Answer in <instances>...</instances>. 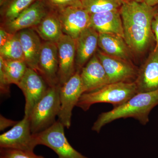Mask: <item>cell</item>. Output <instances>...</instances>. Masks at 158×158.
<instances>
[{
    "instance_id": "1",
    "label": "cell",
    "mask_w": 158,
    "mask_h": 158,
    "mask_svg": "<svg viewBox=\"0 0 158 158\" xmlns=\"http://www.w3.org/2000/svg\"><path fill=\"white\" fill-rule=\"evenodd\" d=\"M158 105V89L136 94L123 104L101 113L94 123L92 130L99 133L106 125L121 118H133L145 125L149 122L151 111Z\"/></svg>"
},
{
    "instance_id": "2",
    "label": "cell",
    "mask_w": 158,
    "mask_h": 158,
    "mask_svg": "<svg viewBox=\"0 0 158 158\" xmlns=\"http://www.w3.org/2000/svg\"><path fill=\"white\" fill-rule=\"evenodd\" d=\"M138 93L135 82H118L109 84L92 92L84 93L80 98L77 106L87 111L95 104L106 103L118 106Z\"/></svg>"
},
{
    "instance_id": "3",
    "label": "cell",
    "mask_w": 158,
    "mask_h": 158,
    "mask_svg": "<svg viewBox=\"0 0 158 158\" xmlns=\"http://www.w3.org/2000/svg\"><path fill=\"white\" fill-rule=\"evenodd\" d=\"M60 85L49 87L44 96L35 106L28 117L31 132L44 131L56 122L60 110Z\"/></svg>"
},
{
    "instance_id": "4",
    "label": "cell",
    "mask_w": 158,
    "mask_h": 158,
    "mask_svg": "<svg viewBox=\"0 0 158 158\" xmlns=\"http://www.w3.org/2000/svg\"><path fill=\"white\" fill-rule=\"evenodd\" d=\"M64 128L63 125L57 120L44 131L33 134L36 145L49 148L59 158H89L78 152L69 144L65 136Z\"/></svg>"
},
{
    "instance_id": "5",
    "label": "cell",
    "mask_w": 158,
    "mask_h": 158,
    "mask_svg": "<svg viewBox=\"0 0 158 158\" xmlns=\"http://www.w3.org/2000/svg\"><path fill=\"white\" fill-rule=\"evenodd\" d=\"M85 93L80 73L77 72L60 89V110L58 120L65 127L69 129L71 124L72 112L80 98Z\"/></svg>"
},
{
    "instance_id": "6",
    "label": "cell",
    "mask_w": 158,
    "mask_h": 158,
    "mask_svg": "<svg viewBox=\"0 0 158 158\" xmlns=\"http://www.w3.org/2000/svg\"><path fill=\"white\" fill-rule=\"evenodd\" d=\"M18 87L24 95V116L28 118L35 106L47 92L49 86L38 72L28 67Z\"/></svg>"
},
{
    "instance_id": "7",
    "label": "cell",
    "mask_w": 158,
    "mask_h": 158,
    "mask_svg": "<svg viewBox=\"0 0 158 158\" xmlns=\"http://www.w3.org/2000/svg\"><path fill=\"white\" fill-rule=\"evenodd\" d=\"M36 146L29 118L26 116L0 135V148L34 152Z\"/></svg>"
},
{
    "instance_id": "8",
    "label": "cell",
    "mask_w": 158,
    "mask_h": 158,
    "mask_svg": "<svg viewBox=\"0 0 158 158\" xmlns=\"http://www.w3.org/2000/svg\"><path fill=\"white\" fill-rule=\"evenodd\" d=\"M96 55L104 68L110 84L135 81L139 70L128 61L111 56L99 50Z\"/></svg>"
},
{
    "instance_id": "9",
    "label": "cell",
    "mask_w": 158,
    "mask_h": 158,
    "mask_svg": "<svg viewBox=\"0 0 158 158\" xmlns=\"http://www.w3.org/2000/svg\"><path fill=\"white\" fill-rule=\"evenodd\" d=\"M57 15L63 34L75 40L90 27V15L82 7L70 6L61 8Z\"/></svg>"
},
{
    "instance_id": "10",
    "label": "cell",
    "mask_w": 158,
    "mask_h": 158,
    "mask_svg": "<svg viewBox=\"0 0 158 158\" xmlns=\"http://www.w3.org/2000/svg\"><path fill=\"white\" fill-rule=\"evenodd\" d=\"M56 44L59 59L58 77L59 84L62 86L77 72L76 41L64 34Z\"/></svg>"
},
{
    "instance_id": "11",
    "label": "cell",
    "mask_w": 158,
    "mask_h": 158,
    "mask_svg": "<svg viewBox=\"0 0 158 158\" xmlns=\"http://www.w3.org/2000/svg\"><path fill=\"white\" fill-rule=\"evenodd\" d=\"M59 59L56 43H42L38 62V73L49 87L59 85Z\"/></svg>"
},
{
    "instance_id": "12",
    "label": "cell",
    "mask_w": 158,
    "mask_h": 158,
    "mask_svg": "<svg viewBox=\"0 0 158 158\" xmlns=\"http://www.w3.org/2000/svg\"><path fill=\"white\" fill-rule=\"evenodd\" d=\"M47 14L44 4L40 0H37L16 18L4 23L1 27L10 34H16L25 29L36 27Z\"/></svg>"
},
{
    "instance_id": "13",
    "label": "cell",
    "mask_w": 158,
    "mask_h": 158,
    "mask_svg": "<svg viewBox=\"0 0 158 158\" xmlns=\"http://www.w3.org/2000/svg\"><path fill=\"white\" fill-rule=\"evenodd\" d=\"M122 19L137 25L152 30L156 9L144 2H123L119 9Z\"/></svg>"
},
{
    "instance_id": "14",
    "label": "cell",
    "mask_w": 158,
    "mask_h": 158,
    "mask_svg": "<svg viewBox=\"0 0 158 158\" xmlns=\"http://www.w3.org/2000/svg\"><path fill=\"white\" fill-rule=\"evenodd\" d=\"M80 73L85 93L96 91L110 84L104 68L96 54Z\"/></svg>"
},
{
    "instance_id": "15",
    "label": "cell",
    "mask_w": 158,
    "mask_h": 158,
    "mask_svg": "<svg viewBox=\"0 0 158 158\" xmlns=\"http://www.w3.org/2000/svg\"><path fill=\"white\" fill-rule=\"evenodd\" d=\"M99 33L92 28H87L80 34L76 41V71L81 70L92 58L98 46Z\"/></svg>"
},
{
    "instance_id": "16",
    "label": "cell",
    "mask_w": 158,
    "mask_h": 158,
    "mask_svg": "<svg viewBox=\"0 0 158 158\" xmlns=\"http://www.w3.org/2000/svg\"><path fill=\"white\" fill-rule=\"evenodd\" d=\"M90 27L98 33L115 34L124 38L123 23L118 9L90 14Z\"/></svg>"
},
{
    "instance_id": "17",
    "label": "cell",
    "mask_w": 158,
    "mask_h": 158,
    "mask_svg": "<svg viewBox=\"0 0 158 158\" xmlns=\"http://www.w3.org/2000/svg\"><path fill=\"white\" fill-rule=\"evenodd\" d=\"M138 93L158 89V48L154 50L141 69L135 81Z\"/></svg>"
},
{
    "instance_id": "18",
    "label": "cell",
    "mask_w": 158,
    "mask_h": 158,
    "mask_svg": "<svg viewBox=\"0 0 158 158\" xmlns=\"http://www.w3.org/2000/svg\"><path fill=\"white\" fill-rule=\"evenodd\" d=\"M124 39L131 49L138 53L144 52L153 38L152 30L146 29L132 23L122 19Z\"/></svg>"
},
{
    "instance_id": "19",
    "label": "cell",
    "mask_w": 158,
    "mask_h": 158,
    "mask_svg": "<svg viewBox=\"0 0 158 158\" xmlns=\"http://www.w3.org/2000/svg\"><path fill=\"white\" fill-rule=\"evenodd\" d=\"M22 47L24 60L29 68L38 72V62L42 43L40 37L33 28L18 32Z\"/></svg>"
},
{
    "instance_id": "20",
    "label": "cell",
    "mask_w": 158,
    "mask_h": 158,
    "mask_svg": "<svg viewBox=\"0 0 158 158\" xmlns=\"http://www.w3.org/2000/svg\"><path fill=\"white\" fill-rule=\"evenodd\" d=\"M98 46L111 56L128 61L131 51L124 38L115 34L99 33Z\"/></svg>"
},
{
    "instance_id": "21",
    "label": "cell",
    "mask_w": 158,
    "mask_h": 158,
    "mask_svg": "<svg viewBox=\"0 0 158 158\" xmlns=\"http://www.w3.org/2000/svg\"><path fill=\"white\" fill-rule=\"evenodd\" d=\"M34 29L45 41L57 43L64 34L58 15L53 13H47Z\"/></svg>"
},
{
    "instance_id": "22",
    "label": "cell",
    "mask_w": 158,
    "mask_h": 158,
    "mask_svg": "<svg viewBox=\"0 0 158 158\" xmlns=\"http://www.w3.org/2000/svg\"><path fill=\"white\" fill-rule=\"evenodd\" d=\"M28 67L24 61L6 60L0 57V68L10 85L14 84L18 86Z\"/></svg>"
},
{
    "instance_id": "23",
    "label": "cell",
    "mask_w": 158,
    "mask_h": 158,
    "mask_svg": "<svg viewBox=\"0 0 158 158\" xmlns=\"http://www.w3.org/2000/svg\"><path fill=\"white\" fill-rule=\"evenodd\" d=\"M0 57L6 60L25 61L22 47L18 33L13 34L2 46L0 47Z\"/></svg>"
},
{
    "instance_id": "24",
    "label": "cell",
    "mask_w": 158,
    "mask_h": 158,
    "mask_svg": "<svg viewBox=\"0 0 158 158\" xmlns=\"http://www.w3.org/2000/svg\"><path fill=\"white\" fill-rule=\"evenodd\" d=\"M123 2L122 0H82V5L90 15L117 10Z\"/></svg>"
},
{
    "instance_id": "25",
    "label": "cell",
    "mask_w": 158,
    "mask_h": 158,
    "mask_svg": "<svg viewBox=\"0 0 158 158\" xmlns=\"http://www.w3.org/2000/svg\"><path fill=\"white\" fill-rule=\"evenodd\" d=\"M37 0H11L4 10V23L14 19Z\"/></svg>"
},
{
    "instance_id": "26",
    "label": "cell",
    "mask_w": 158,
    "mask_h": 158,
    "mask_svg": "<svg viewBox=\"0 0 158 158\" xmlns=\"http://www.w3.org/2000/svg\"><path fill=\"white\" fill-rule=\"evenodd\" d=\"M0 158H45L34 152L0 148Z\"/></svg>"
},
{
    "instance_id": "27",
    "label": "cell",
    "mask_w": 158,
    "mask_h": 158,
    "mask_svg": "<svg viewBox=\"0 0 158 158\" xmlns=\"http://www.w3.org/2000/svg\"><path fill=\"white\" fill-rule=\"evenodd\" d=\"M50 4L58 9L70 6L82 7V0H48Z\"/></svg>"
},
{
    "instance_id": "28",
    "label": "cell",
    "mask_w": 158,
    "mask_h": 158,
    "mask_svg": "<svg viewBox=\"0 0 158 158\" xmlns=\"http://www.w3.org/2000/svg\"><path fill=\"white\" fill-rule=\"evenodd\" d=\"M18 122L9 119L4 117L2 115L0 116V131H3L7 128L13 127Z\"/></svg>"
},
{
    "instance_id": "29",
    "label": "cell",
    "mask_w": 158,
    "mask_h": 158,
    "mask_svg": "<svg viewBox=\"0 0 158 158\" xmlns=\"http://www.w3.org/2000/svg\"><path fill=\"white\" fill-rule=\"evenodd\" d=\"M13 34H14L8 33L2 28L1 27V30H0V47L2 46L13 36Z\"/></svg>"
},
{
    "instance_id": "30",
    "label": "cell",
    "mask_w": 158,
    "mask_h": 158,
    "mask_svg": "<svg viewBox=\"0 0 158 158\" xmlns=\"http://www.w3.org/2000/svg\"><path fill=\"white\" fill-rule=\"evenodd\" d=\"M152 30L155 36L156 45L154 49L158 48V18L155 15L152 23Z\"/></svg>"
},
{
    "instance_id": "31",
    "label": "cell",
    "mask_w": 158,
    "mask_h": 158,
    "mask_svg": "<svg viewBox=\"0 0 158 158\" xmlns=\"http://www.w3.org/2000/svg\"><path fill=\"white\" fill-rule=\"evenodd\" d=\"M142 2L146 3L147 5L152 7L158 4V0H142Z\"/></svg>"
},
{
    "instance_id": "32",
    "label": "cell",
    "mask_w": 158,
    "mask_h": 158,
    "mask_svg": "<svg viewBox=\"0 0 158 158\" xmlns=\"http://www.w3.org/2000/svg\"><path fill=\"white\" fill-rule=\"evenodd\" d=\"M123 2H129L132 1H135L138 2H143L142 0H122Z\"/></svg>"
},
{
    "instance_id": "33",
    "label": "cell",
    "mask_w": 158,
    "mask_h": 158,
    "mask_svg": "<svg viewBox=\"0 0 158 158\" xmlns=\"http://www.w3.org/2000/svg\"><path fill=\"white\" fill-rule=\"evenodd\" d=\"M155 15L156 16H157L158 18V9H156V14Z\"/></svg>"
}]
</instances>
